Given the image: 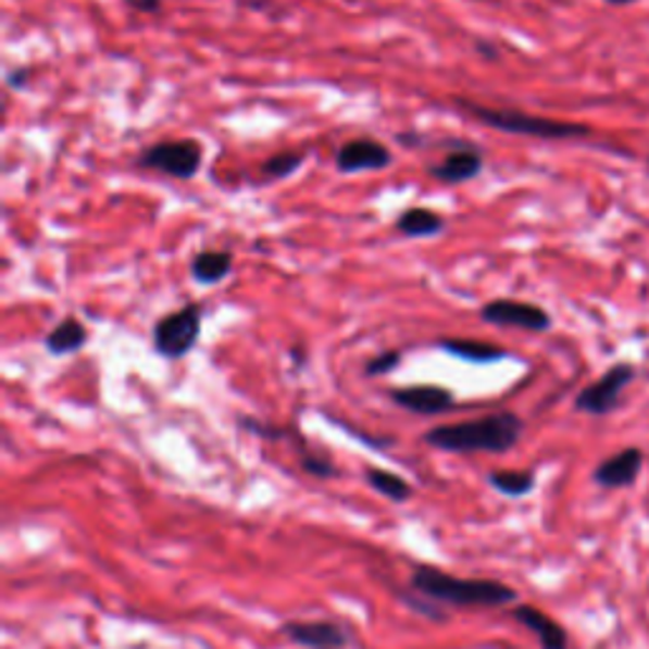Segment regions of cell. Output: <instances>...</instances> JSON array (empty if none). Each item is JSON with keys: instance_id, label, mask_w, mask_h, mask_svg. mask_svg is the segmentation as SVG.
Here are the masks:
<instances>
[{"instance_id": "1", "label": "cell", "mask_w": 649, "mask_h": 649, "mask_svg": "<svg viewBox=\"0 0 649 649\" xmlns=\"http://www.w3.org/2000/svg\"><path fill=\"white\" fill-rule=\"evenodd\" d=\"M525 422L515 411H495L470 422L439 424L422 437L426 447L449 454H506L523 439Z\"/></svg>"}, {"instance_id": "2", "label": "cell", "mask_w": 649, "mask_h": 649, "mask_svg": "<svg viewBox=\"0 0 649 649\" xmlns=\"http://www.w3.org/2000/svg\"><path fill=\"white\" fill-rule=\"evenodd\" d=\"M411 589L434 604H449L460 609H500L517 604L513 586L495 578H462L445 574L437 566H416L411 574Z\"/></svg>"}, {"instance_id": "3", "label": "cell", "mask_w": 649, "mask_h": 649, "mask_svg": "<svg viewBox=\"0 0 649 649\" xmlns=\"http://www.w3.org/2000/svg\"><path fill=\"white\" fill-rule=\"evenodd\" d=\"M454 104L483 125L498 129V133L536 137V140H584L591 135V127L582 125V122L538 117V114L521 110H498V107L477 104L464 97H454Z\"/></svg>"}, {"instance_id": "4", "label": "cell", "mask_w": 649, "mask_h": 649, "mask_svg": "<svg viewBox=\"0 0 649 649\" xmlns=\"http://www.w3.org/2000/svg\"><path fill=\"white\" fill-rule=\"evenodd\" d=\"M201 323L203 310L198 302H188L178 310L167 312L152 327V348L165 361H180L198 346Z\"/></svg>"}, {"instance_id": "5", "label": "cell", "mask_w": 649, "mask_h": 649, "mask_svg": "<svg viewBox=\"0 0 649 649\" xmlns=\"http://www.w3.org/2000/svg\"><path fill=\"white\" fill-rule=\"evenodd\" d=\"M635 378H637V365H632L627 361L609 365V369L601 373L594 384L584 386L582 391L576 394L574 409L589 416L614 414L622 403V394L635 384Z\"/></svg>"}, {"instance_id": "6", "label": "cell", "mask_w": 649, "mask_h": 649, "mask_svg": "<svg viewBox=\"0 0 649 649\" xmlns=\"http://www.w3.org/2000/svg\"><path fill=\"white\" fill-rule=\"evenodd\" d=\"M137 165L145 167V171L163 173L167 178L190 180L201 171L203 148L196 140H190V137H183V140H163L145 148L140 158H137Z\"/></svg>"}, {"instance_id": "7", "label": "cell", "mask_w": 649, "mask_h": 649, "mask_svg": "<svg viewBox=\"0 0 649 649\" xmlns=\"http://www.w3.org/2000/svg\"><path fill=\"white\" fill-rule=\"evenodd\" d=\"M479 317L487 325L495 327H517L525 333H548L553 327L551 312L540 304L510 300V297H500V300H490L479 308Z\"/></svg>"}, {"instance_id": "8", "label": "cell", "mask_w": 649, "mask_h": 649, "mask_svg": "<svg viewBox=\"0 0 649 649\" xmlns=\"http://www.w3.org/2000/svg\"><path fill=\"white\" fill-rule=\"evenodd\" d=\"M391 165L394 152L384 142L373 140V137H355V140L340 145L338 152H335V167L342 175L386 171Z\"/></svg>"}, {"instance_id": "9", "label": "cell", "mask_w": 649, "mask_h": 649, "mask_svg": "<svg viewBox=\"0 0 649 649\" xmlns=\"http://www.w3.org/2000/svg\"><path fill=\"white\" fill-rule=\"evenodd\" d=\"M645 467V452L639 447H624L609 454L591 472L594 485L601 490H627L639 479Z\"/></svg>"}, {"instance_id": "10", "label": "cell", "mask_w": 649, "mask_h": 649, "mask_svg": "<svg viewBox=\"0 0 649 649\" xmlns=\"http://www.w3.org/2000/svg\"><path fill=\"white\" fill-rule=\"evenodd\" d=\"M282 635L289 642L304 649H346L350 645V635L342 624L327 620H292L282 624Z\"/></svg>"}, {"instance_id": "11", "label": "cell", "mask_w": 649, "mask_h": 649, "mask_svg": "<svg viewBox=\"0 0 649 649\" xmlns=\"http://www.w3.org/2000/svg\"><path fill=\"white\" fill-rule=\"evenodd\" d=\"M396 407L411 411L416 416H439L457 407L454 394L445 386H401L388 391Z\"/></svg>"}, {"instance_id": "12", "label": "cell", "mask_w": 649, "mask_h": 649, "mask_svg": "<svg viewBox=\"0 0 649 649\" xmlns=\"http://www.w3.org/2000/svg\"><path fill=\"white\" fill-rule=\"evenodd\" d=\"M485 171V155L477 148H470L464 145L460 150L447 152L439 163L426 167V173L432 175L434 180L447 183V186H460V183L479 178V173Z\"/></svg>"}, {"instance_id": "13", "label": "cell", "mask_w": 649, "mask_h": 649, "mask_svg": "<svg viewBox=\"0 0 649 649\" xmlns=\"http://www.w3.org/2000/svg\"><path fill=\"white\" fill-rule=\"evenodd\" d=\"M510 616L536 635L540 649H569V632L553 616L540 612L538 607L517 604L515 609H510Z\"/></svg>"}, {"instance_id": "14", "label": "cell", "mask_w": 649, "mask_h": 649, "mask_svg": "<svg viewBox=\"0 0 649 649\" xmlns=\"http://www.w3.org/2000/svg\"><path fill=\"white\" fill-rule=\"evenodd\" d=\"M437 348L445 350L447 355L457 358V361H467L475 365H490L510 358V350L495 346V342L470 340V338H441L437 342Z\"/></svg>"}, {"instance_id": "15", "label": "cell", "mask_w": 649, "mask_h": 649, "mask_svg": "<svg viewBox=\"0 0 649 649\" xmlns=\"http://www.w3.org/2000/svg\"><path fill=\"white\" fill-rule=\"evenodd\" d=\"M89 342V330L82 320L76 317H64L61 323H57L46 333L43 338V348L46 353L53 358H64V355H74Z\"/></svg>"}, {"instance_id": "16", "label": "cell", "mask_w": 649, "mask_h": 649, "mask_svg": "<svg viewBox=\"0 0 649 649\" xmlns=\"http://www.w3.org/2000/svg\"><path fill=\"white\" fill-rule=\"evenodd\" d=\"M232 270H234V254L226 249H203L198 251L194 262H190V277L203 287L221 285V282L232 274Z\"/></svg>"}, {"instance_id": "17", "label": "cell", "mask_w": 649, "mask_h": 649, "mask_svg": "<svg viewBox=\"0 0 649 649\" xmlns=\"http://www.w3.org/2000/svg\"><path fill=\"white\" fill-rule=\"evenodd\" d=\"M445 228L447 219L432 209H422V205L407 209L396 219V232L407 236V239H432V236H439Z\"/></svg>"}, {"instance_id": "18", "label": "cell", "mask_w": 649, "mask_h": 649, "mask_svg": "<svg viewBox=\"0 0 649 649\" xmlns=\"http://www.w3.org/2000/svg\"><path fill=\"white\" fill-rule=\"evenodd\" d=\"M363 479L373 492H378L380 498L396 502V506H403V502H409L411 498H414V487H411L409 479L396 475V472H391V470L365 467Z\"/></svg>"}, {"instance_id": "19", "label": "cell", "mask_w": 649, "mask_h": 649, "mask_svg": "<svg viewBox=\"0 0 649 649\" xmlns=\"http://www.w3.org/2000/svg\"><path fill=\"white\" fill-rule=\"evenodd\" d=\"M487 485L506 498H528L536 490V472L533 470H492L487 472Z\"/></svg>"}, {"instance_id": "20", "label": "cell", "mask_w": 649, "mask_h": 649, "mask_svg": "<svg viewBox=\"0 0 649 649\" xmlns=\"http://www.w3.org/2000/svg\"><path fill=\"white\" fill-rule=\"evenodd\" d=\"M308 155L304 152H295V150H282L274 152L272 158H266L262 163V178L264 180H285L289 175H295L300 167L304 165Z\"/></svg>"}, {"instance_id": "21", "label": "cell", "mask_w": 649, "mask_h": 649, "mask_svg": "<svg viewBox=\"0 0 649 649\" xmlns=\"http://www.w3.org/2000/svg\"><path fill=\"white\" fill-rule=\"evenodd\" d=\"M300 467H302V472H308L310 477H317V479L340 477L338 464H335L330 457L323 452H312V449H308V447H304V452L300 457Z\"/></svg>"}, {"instance_id": "22", "label": "cell", "mask_w": 649, "mask_h": 649, "mask_svg": "<svg viewBox=\"0 0 649 649\" xmlns=\"http://www.w3.org/2000/svg\"><path fill=\"white\" fill-rule=\"evenodd\" d=\"M239 426L244 432L254 434V437L266 439V441H279V439H287V437H297L295 432L285 429V426H274V424L259 422V419H254V416H239Z\"/></svg>"}, {"instance_id": "23", "label": "cell", "mask_w": 649, "mask_h": 649, "mask_svg": "<svg viewBox=\"0 0 649 649\" xmlns=\"http://www.w3.org/2000/svg\"><path fill=\"white\" fill-rule=\"evenodd\" d=\"M401 365V350H384V353L373 355L365 361L363 365V376L365 378H378V376H388Z\"/></svg>"}, {"instance_id": "24", "label": "cell", "mask_w": 649, "mask_h": 649, "mask_svg": "<svg viewBox=\"0 0 649 649\" xmlns=\"http://www.w3.org/2000/svg\"><path fill=\"white\" fill-rule=\"evenodd\" d=\"M401 599H403V604H409L411 609H414V612L426 616V620H432V622H447V614L445 612H437V607L432 604V599L422 597V594H416L414 589L403 594Z\"/></svg>"}, {"instance_id": "25", "label": "cell", "mask_w": 649, "mask_h": 649, "mask_svg": "<svg viewBox=\"0 0 649 649\" xmlns=\"http://www.w3.org/2000/svg\"><path fill=\"white\" fill-rule=\"evenodd\" d=\"M30 74H34V72H30L28 66H15V68H11V72L5 74V84L13 91H23L30 84Z\"/></svg>"}, {"instance_id": "26", "label": "cell", "mask_w": 649, "mask_h": 649, "mask_svg": "<svg viewBox=\"0 0 649 649\" xmlns=\"http://www.w3.org/2000/svg\"><path fill=\"white\" fill-rule=\"evenodd\" d=\"M475 49H477L479 57L487 59V61H498V59H500L498 46H495L492 41H487V38H477V41H475Z\"/></svg>"}, {"instance_id": "27", "label": "cell", "mask_w": 649, "mask_h": 649, "mask_svg": "<svg viewBox=\"0 0 649 649\" xmlns=\"http://www.w3.org/2000/svg\"><path fill=\"white\" fill-rule=\"evenodd\" d=\"M125 3L137 13H158L163 0H125Z\"/></svg>"}, {"instance_id": "28", "label": "cell", "mask_w": 649, "mask_h": 649, "mask_svg": "<svg viewBox=\"0 0 649 649\" xmlns=\"http://www.w3.org/2000/svg\"><path fill=\"white\" fill-rule=\"evenodd\" d=\"M289 358H292L297 369H302V363H308V353H304L302 348H292V350H289Z\"/></svg>"}, {"instance_id": "29", "label": "cell", "mask_w": 649, "mask_h": 649, "mask_svg": "<svg viewBox=\"0 0 649 649\" xmlns=\"http://www.w3.org/2000/svg\"><path fill=\"white\" fill-rule=\"evenodd\" d=\"M604 3H609V5H620V8H624V5H632V3H637V0H604Z\"/></svg>"}]
</instances>
